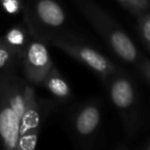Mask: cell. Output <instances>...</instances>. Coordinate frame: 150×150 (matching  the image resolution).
I'll return each mask as SVG.
<instances>
[{
    "instance_id": "cell-1",
    "label": "cell",
    "mask_w": 150,
    "mask_h": 150,
    "mask_svg": "<svg viewBox=\"0 0 150 150\" xmlns=\"http://www.w3.org/2000/svg\"><path fill=\"white\" fill-rule=\"evenodd\" d=\"M27 84L16 75L0 76V143L4 149L18 150Z\"/></svg>"
},
{
    "instance_id": "cell-2",
    "label": "cell",
    "mask_w": 150,
    "mask_h": 150,
    "mask_svg": "<svg viewBox=\"0 0 150 150\" xmlns=\"http://www.w3.org/2000/svg\"><path fill=\"white\" fill-rule=\"evenodd\" d=\"M77 4L96 31L119 58L127 63L138 62V50L131 38L102 8L91 0H77Z\"/></svg>"
},
{
    "instance_id": "cell-3",
    "label": "cell",
    "mask_w": 150,
    "mask_h": 150,
    "mask_svg": "<svg viewBox=\"0 0 150 150\" xmlns=\"http://www.w3.org/2000/svg\"><path fill=\"white\" fill-rule=\"evenodd\" d=\"M105 81L111 101L122 117L125 129L129 134L135 133L138 127L137 94L132 80L119 70Z\"/></svg>"
},
{
    "instance_id": "cell-4",
    "label": "cell",
    "mask_w": 150,
    "mask_h": 150,
    "mask_svg": "<svg viewBox=\"0 0 150 150\" xmlns=\"http://www.w3.org/2000/svg\"><path fill=\"white\" fill-rule=\"evenodd\" d=\"M52 42L54 46L62 50L73 59L92 69L104 80L119 71V69L106 57L82 42L61 37L56 38Z\"/></svg>"
},
{
    "instance_id": "cell-5",
    "label": "cell",
    "mask_w": 150,
    "mask_h": 150,
    "mask_svg": "<svg viewBox=\"0 0 150 150\" xmlns=\"http://www.w3.org/2000/svg\"><path fill=\"white\" fill-rule=\"evenodd\" d=\"M40 132V109L35 91L27 84L26 106L20 123L18 150H33L37 145Z\"/></svg>"
},
{
    "instance_id": "cell-6",
    "label": "cell",
    "mask_w": 150,
    "mask_h": 150,
    "mask_svg": "<svg viewBox=\"0 0 150 150\" xmlns=\"http://www.w3.org/2000/svg\"><path fill=\"white\" fill-rule=\"evenodd\" d=\"M22 58L26 78L33 84H41L54 67L47 47L40 40L29 41Z\"/></svg>"
},
{
    "instance_id": "cell-7",
    "label": "cell",
    "mask_w": 150,
    "mask_h": 150,
    "mask_svg": "<svg viewBox=\"0 0 150 150\" xmlns=\"http://www.w3.org/2000/svg\"><path fill=\"white\" fill-rule=\"evenodd\" d=\"M101 122V109L96 102H90L78 108L73 116V129L77 137L88 139L96 134Z\"/></svg>"
},
{
    "instance_id": "cell-8",
    "label": "cell",
    "mask_w": 150,
    "mask_h": 150,
    "mask_svg": "<svg viewBox=\"0 0 150 150\" xmlns=\"http://www.w3.org/2000/svg\"><path fill=\"white\" fill-rule=\"evenodd\" d=\"M35 20L48 29L61 28L66 22V15L63 7L56 0H36L33 5Z\"/></svg>"
},
{
    "instance_id": "cell-9",
    "label": "cell",
    "mask_w": 150,
    "mask_h": 150,
    "mask_svg": "<svg viewBox=\"0 0 150 150\" xmlns=\"http://www.w3.org/2000/svg\"><path fill=\"white\" fill-rule=\"evenodd\" d=\"M41 84L59 100H68L72 96L69 84L54 67H52V70L48 72Z\"/></svg>"
},
{
    "instance_id": "cell-10",
    "label": "cell",
    "mask_w": 150,
    "mask_h": 150,
    "mask_svg": "<svg viewBox=\"0 0 150 150\" xmlns=\"http://www.w3.org/2000/svg\"><path fill=\"white\" fill-rule=\"evenodd\" d=\"M2 40L4 43L13 52L17 57H23L28 44V35L26 30L21 26H15L11 28L3 36Z\"/></svg>"
},
{
    "instance_id": "cell-11",
    "label": "cell",
    "mask_w": 150,
    "mask_h": 150,
    "mask_svg": "<svg viewBox=\"0 0 150 150\" xmlns=\"http://www.w3.org/2000/svg\"><path fill=\"white\" fill-rule=\"evenodd\" d=\"M138 25L142 39L150 50V13H140L138 15Z\"/></svg>"
},
{
    "instance_id": "cell-12",
    "label": "cell",
    "mask_w": 150,
    "mask_h": 150,
    "mask_svg": "<svg viewBox=\"0 0 150 150\" xmlns=\"http://www.w3.org/2000/svg\"><path fill=\"white\" fill-rule=\"evenodd\" d=\"M13 52L4 43L2 38H0V70L8 67L16 58Z\"/></svg>"
},
{
    "instance_id": "cell-13",
    "label": "cell",
    "mask_w": 150,
    "mask_h": 150,
    "mask_svg": "<svg viewBox=\"0 0 150 150\" xmlns=\"http://www.w3.org/2000/svg\"><path fill=\"white\" fill-rule=\"evenodd\" d=\"M3 9L9 15H17L21 11V0H0Z\"/></svg>"
},
{
    "instance_id": "cell-14",
    "label": "cell",
    "mask_w": 150,
    "mask_h": 150,
    "mask_svg": "<svg viewBox=\"0 0 150 150\" xmlns=\"http://www.w3.org/2000/svg\"><path fill=\"white\" fill-rule=\"evenodd\" d=\"M118 1L122 5H125V7H127L131 11L137 13V15H139L140 13H143L144 11L143 9L140 7V5L136 2V0H118Z\"/></svg>"
},
{
    "instance_id": "cell-15",
    "label": "cell",
    "mask_w": 150,
    "mask_h": 150,
    "mask_svg": "<svg viewBox=\"0 0 150 150\" xmlns=\"http://www.w3.org/2000/svg\"><path fill=\"white\" fill-rule=\"evenodd\" d=\"M140 67H141L144 74L146 75V77L150 81V61H142L140 63Z\"/></svg>"
},
{
    "instance_id": "cell-16",
    "label": "cell",
    "mask_w": 150,
    "mask_h": 150,
    "mask_svg": "<svg viewBox=\"0 0 150 150\" xmlns=\"http://www.w3.org/2000/svg\"><path fill=\"white\" fill-rule=\"evenodd\" d=\"M136 2L140 5V7H141L144 11L148 8V6H149V4H150L149 0H136Z\"/></svg>"
},
{
    "instance_id": "cell-17",
    "label": "cell",
    "mask_w": 150,
    "mask_h": 150,
    "mask_svg": "<svg viewBox=\"0 0 150 150\" xmlns=\"http://www.w3.org/2000/svg\"><path fill=\"white\" fill-rule=\"evenodd\" d=\"M143 149H146V150H150V138L146 141V143L143 145Z\"/></svg>"
},
{
    "instance_id": "cell-18",
    "label": "cell",
    "mask_w": 150,
    "mask_h": 150,
    "mask_svg": "<svg viewBox=\"0 0 150 150\" xmlns=\"http://www.w3.org/2000/svg\"><path fill=\"white\" fill-rule=\"evenodd\" d=\"M149 2H150V0H149Z\"/></svg>"
}]
</instances>
